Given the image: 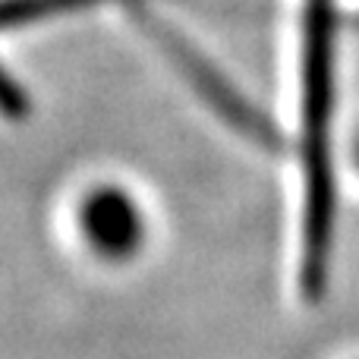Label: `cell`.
<instances>
[{
  "mask_svg": "<svg viewBox=\"0 0 359 359\" xmlns=\"http://www.w3.org/2000/svg\"><path fill=\"white\" fill-rule=\"evenodd\" d=\"M82 227L92 246H98V252L107 255H126L130 249H136L142 236V221L130 196L117 189H98L88 196L82 208Z\"/></svg>",
  "mask_w": 359,
  "mask_h": 359,
  "instance_id": "1",
  "label": "cell"
},
{
  "mask_svg": "<svg viewBox=\"0 0 359 359\" xmlns=\"http://www.w3.org/2000/svg\"><path fill=\"white\" fill-rule=\"evenodd\" d=\"M356 158H359V151H356Z\"/></svg>",
  "mask_w": 359,
  "mask_h": 359,
  "instance_id": "2",
  "label": "cell"
}]
</instances>
